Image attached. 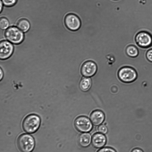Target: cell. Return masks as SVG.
<instances>
[{"label":"cell","mask_w":152,"mask_h":152,"mask_svg":"<svg viewBox=\"0 0 152 152\" xmlns=\"http://www.w3.org/2000/svg\"><path fill=\"white\" fill-rule=\"evenodd\" d=\"M41 122L39 117L35 114H30L24 119L22 124L24 130L29 133H33L39 129Z\"/></svg>","instance_id":"1"},{"label":"cell","mask_w":152,"mask_h":152,"mask_svg":"<svg viewBox=\"0 0 152 152\" xmlns=\"http://www.w3.org/2000/svg\"><path fill=\"white\" fill-rule=\"evenodd\" d=\"M17 143L18 148L21 152H31L35 146L33 137L26 134L20 135L17 140Z\"/></svg>","instance_id":"2"},{"label":"cell","mask_w":152,"mask_h":152,"mask_svg":"<svg viewBox=\"0 0 152 152\" xmlns=\"http://www.w3.org/2000/svg\"><path fill=\"white\" fill-rule=\"evenodd\" d=\"M5 35L6 38L14 44H19L23 41L24 36L23 32L18 28L11 26L5 31Z\"/></svg>","instance_id":"3"},{"label":"cell","mask_w":152,"mask_h":152,"mask_svg":"<svg viewBox=\"0 0 152 152\" xmlns=\"http://www.w3.org/2000/svg\"><path fill=\"white\" fill-rule=\"evenodd\" d=\"M118 76L119 79L122 82L130 83L136 79L137 74L135 70L133 68L129 66H125L119 70Z\"/></svg>","instance_id":"4"},{"label":"cell","mask_w":152,"mask_h":152,"mask_svg":"<svg viewBox=\"0 0 152 152\" xmlns=\"http://www.w3.org/2000/svg\"><path fill=\"white\" fill-rule=\"evenodd\" d=\"M76 129L81 132H90L92 129V124L89 119L86 117L80 116L77 118L74 122Z\"/></svg>","instance_id":"5"},{"label":"cell","mask_w":152,"mask_h":152,"mask_svg":"<svg viewBox=\"0 0 152 152\" xmlns=\"http://www.w3.org/2000/svg\"><path fill=\"white\" fill-rule=\"evenodd\" d=\"M137 45L142 48H148L152 46V35L149 32L142 31L138 33L135 37Z\"/></svg>","instance_id":"6"},{"label":"cell","mask_w":152,"mask_h":152,"mask_svg":"<svg viewBox=\"0 0 152 152\" xmlns=\"http://www.w3.org/2000/svg\"><path fill=\"white\" fill-rule=\"evenodd\" d=\"M64 21L66 27L72 31L78 30L81 26V21L79 18L73 13L66 15L65 17Z\"/></svg>","instance_id":"7"},{"label":"cell","mask_w":152,"mask_h":152,"mask_svg":"<svg viewBox=\"0 0 152 152\" xmlns=\"http://www.w3.org/2000/svg\"><path fill=\"white\" fill-rule=\"evenodd\" d=\"M97 70V66L96 64L92 61H87L82 65L81 69V74L86 77H91L94 76Z\"/></svg>","instance_id":"8"},{"label":"cell","mask_w":152,"mask_h":152,"mask_svg":"<svg viewBox=\"0 0 152 152\" xmlns=\"http://www.w3.org/2000/svg\"><path fill=\"white\" fill-rule=\"evenodd\" d=\"M14 50L12 45L10 42L3 40L0 43V58L4 60L9 58L12 55Z\"/></svg>","instance_id":"9"},{"label":"cell","mask_w":152,"mask_h":152,"mask_svg":"<svg viewBox=\"0 0 152 152\" xmlns=\"http://www.w3.org/2000/svg\"><path fill=\"white\" fill-rule=\"evenodd\" d=\"M107 139L104 135L100 133H97L93 136L91 143L94 147L96 148H100L106 144Z\"/></svg>","instance_id":"10"},{"label":"cell","mask_w":152,"mask_h":152,"mask_svg":"<svg viewBox=\"0 0 152 152\" xmlns=\"http://www.w3.org/2000/svg\"><path fill=\"white\" fill-rule=\"evenodd\" d=\"M90 119L94 125L98 126L103 122L105 119V115L102 111L96 110L93 112L91 114Z\"/></svg>","instance_id":"11"},{"label":"cell","mask_w":152,"mask_h":152,"mask_svg":"<svg viewBox=\"0 0 152 152\" xmlns=\"http://www.w3.org/2000/svg\"><path fill=\"white\" fill-rule=\"evenodd\" d=\"M91 140L90 134L88 133H84L81 134L79 136L78 138V142L81 146L86 148L89 145Z\"/></svg>","instance_id":"12"},{"label":"cell","mask_w":152,"mask_h":152,"mask_svg":"<svg viewBox=\"0 0 152 152\" xmlns=\"http://www.w3.org/2000/svg\"><path fill=\"white\" fill-rule=\"evenodd\" d=\"M92 85V81L90 78L84 77L81 80L79 83V87L83 91H87L90 89Z\"/></svg>","instance_id":"13"},{"label":"cell","mask_w":152,"mask_h":152,"mask_svg":"<svg viewBox=\"0 0 152 152\" xmlns=\"http://www.w3.org/2000/svg\"><path fill=\"white\" fill-rule=\"evenodd\" d=\"M17 26L18 28L23 32L27 31L30 27L29 21L25 19L20 20L18 22Z\"/></svg>","instance_id":"14"},{"label":"cell","mask_w":152,"mask_h":152,"mask_svg":"<svg viewBox=\"0 0 152 152\" xmlns=\"http://www.w3.org/2000/svg\"><path fill=\"white\" fill-rule=\"evenodd\" d=\"M126 53L129 56L131 57H135L137 56L139 54L137 48L133 45L127 46L126 49Z\"/></svg>","instance_id":"15"},{"label":"cell","mask_w":152,"mask_h":152,"mask_svg":"<svg viewBox=\"0 0 152 152\" xmlns=\"http://www.w3.org/2000/svg\"><path fill=\"white\" fill-rule=\"evenodd\" d=\"M9 26V22L6 18L2 17L0 20V27L2 29H5L8 28Z\"/></svg>","instance_id":"16"},{"label":"cell","mask_w":152,"mask_h":152,"mask_svg":"<svg viewBox=\"0 0 152 152\" xmlns=\"http://www.w3.org/2000/svg\"><path fill=\"white\" fill-rule=\"evenodd\" d=\"M17 0H2V3L7 7H11L14 5Z\"/></svg>","instance_id":"17"},{"label":"cell","mask_w":152,"mask_h":152,"mask_svg":"<svg viewBox=\"0 0 152 152\" xmlns=\"http://www.w3.org/2000/svg\"><path fill=\"white\" fill-rule=\"evenodd\" d=\"M98 132L102 134H106L107 133L108 129L107 127L104 125H101L98 127Z\"/></svg>","instance_id":"18"},{"label":"cell","mask_w":152,"mask_h":152,"mask_svg":"<svg viewBox=\"0 0 152 152\" xmlns=\"http://www.w3.org/2000/svg\"><path fill=\"white\" fill-rule=\"evenodd\" d=\"M97 152H116V151L112 148L104 147L99 150Z\"/></svg>","instance_id":"19"},{"label":"cell","mask_w":152,"mask_h":152,"mask_svg":"<svg viewBox=\"0 0 152 152\" xmlns=\"http://www.w3.org/2000/svg\"><path fill=\"white\" fill-rule=\"evenodd\" d=\"M146 56L147 59L150 62H152V48L147 51Z\"/></svg>","instance_id":"20"},{"label":"cell","mask_w":152,"mask_h":152,"mask_svg":"<svg viewBox=\"0 0 152 152\" xmlns=\"http://www.w3.org/2000/svg\"><path fill=\"white\" fill-rule=\"evenodd\" d=\"M132 152H143L141 149L136 148L133 149Z\"/></svg>","instance_id":"21"},{"label":"cell","mask_w":152,"mask_h":152,"mask_svg":"<svg viewBox=\"0 0 152 152\" xmlns=\"http://www.w3.org/2000/svg\"><path fill=\"white\" fill-rule=\"evenodd\" d=\"M0 80H1L3 77V72L1 68H0Z\"/></svg>","instance_id":"22"},{"label":"cell","mask_w":152,"mask_h":152,"mask_svg":"<svg viewBox=\"0 0 152 152\" xmlns=\"http://www.w3.org/2000/svg\"><path fill=\"white\" fill-rule=\"evenodd\" d=\"M2 1L1 0H0V11L1 12L2 9Z\"/></svg>","instance_id":"23"}]
</instances>
